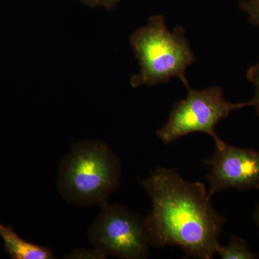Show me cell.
<instances>
[{"instance_id": "obj_8", "label": "cell", "mask_w": 259, "mask_h": 259, "mask_svg": "<svg viewBox=\"0 0 259 259\" xmlns=\"http://www.w3.org/2000/svg\"><path fill=\"white\" fill-rule=\"evenodd\" d=\"M216 254L223 259H255L259 254L252 253L248 243L240 237L232 236L228 244L220 245L216 250Z\"/></svg>"}, {"instance_id": "obj_5", "label": "cell", "mask_w": 259, "mask_h": 259, "mask_svg": "<svg viewBox=\"0 0 259 259\" xmlns=\"http://www.w3.org/2000/svg\"><path fill=\"white\" fill-rule=\"evenodd\" d=\"M88 236L93 248L120 258H146L151 246L146 218L120 204L100 207Z\"/></svg>"}, {"instance_id": "obj_6", "label": "cell", "mask_w": 259, "mask_h": 259, "mask_svg": "<svg viewBox=\"0 0 259 259\" xmlns=\"http://www.w3.org/2000/svg\"><path fill=\"white\" fill-rule=\"evenodd\" d=\"M214 144V153L204 161L209 168L206 176L209 197L228 189H259V151L236 147L222 139Z\"/></svg>"}, {"instance_id": "obj_1", "label": "cell", "mask_w": 259, "mask_h": 259, "mask_svg": "<svg viewBox=\"0 0 259 259\" xmlns=\"http://www.w3.org/2000/svg\"><path fill=\"white\" fill-rule=\"evenodd\" d=\"M140 184L152 202L146 217L151 246H177L186 256L213 258L226 218L213 207L204 184L163 167Z\"/></svg>"}, {"instance_id": "obj_4", "label": "cell", "mask_w": 259, "mask_h": 259, "mask_svg": "<svg viewBox=\"0 0 259 259\" xmlns=\"http://www.w3.org/2000/svg\"><path fill=\"white\" fill-rule=\"evenodd\" d=\"M187 98L176 102L172 107L168 120L156 136L165 144L193 133L209 135L214 143L221 140L215 127L234 110L253 106L252 101L232 103L227 101L221 87H211L204 90L187 89Z\"/></svg>"}, {"instance_id": "obj_7", "label": "cell", "mask_w": 259, "mask_h": 259, "mask_svg": "<svg viewBox=\"0 0 259 259\" xmlns=\"http://www.w3.org/2000/svg\"><path fill=\"white\" fill-rule=\"evenodd\" d=\"M0 236L4 241L5 250L12 259H54V251L47 247L25 241L12 226L0 223Z\"/></svg>"}, {"instance_id": "obj_11", "label": "cell", "mask_w": 259, "mask_h": 259, "mask_svg": "<svg viewBox=\"0 0 259 259\" xmlns=\"http://www.w3.org/2000/svg\"><path fill=\"white\" fill-rule=\"evenodd\" d=\"M107 255L98 248L91 250L75 249L65 258H106Z\"/></svg>"}, {"instance_id": "obj_10", "label": "cell", "mask_w": 259, "mask_h": 259, "mask_svg": "<svg viewBox=\"0 0 259 259\" xmlns=\"http://www.w3.org/2000/svg\"><path fill=\"white\" fill-rule=\"evenodd\" d=\"M246 77L253 83L255 88V97L251 101L259 116V64H255L248 69L246 73Z\"/></svg>"}, {"instance_id": "obj_9", "label": "cell", "mask_w": 259, "mask_h": 259, "mask_svg": "<svg viewBox=\"0 0 259 259\" xmlns=\"http://www.w3.org/2000/svg\"><path fill=\"white\" fill-rule=\"evenodd\" d=\"M239 6L248 15L250 23L259 27V0L241 1Z\"/></svg>"}, {"instance_id": "obj_3", "label": "cell", "mask_w": 259, "mask_h": 259, "mask_svg": "<svg viewBox=\"0 0 259 259\" xmlns=\"http://www.w3.org/2000/svg\"><path fill=\"white\" fill-rule=\"evenodd\" d=\"M130 44L141 67L139 74L131 78V87L154 86L177 77L190 88L185 73L196 58L182 26L170 31L163 15H152L131 35Z\"/></svg>"}, {"instance_id": "obj_13", "label": "cell", "mask_w": 259, "mask_h": 259, "mask_svg": "<svg viewBox=\"0 0 259 259\" xmlns=\"http://www.w3.org/2000/svg\"><path fill=\"white\" fill-rule=\"evenodd\" d=\"M254 219L257 226H258L259 228V204L258 207H257L256 209H255V212L254 213Z\"/></svg>"}, {"instance_id": "obj_12", "label": "cell", "mask_w": 259, "mask_h": 259, "mask_svg": "<svg viewBox=\"0 0 259 259\" xmlns=\"http://www.w3.org/2000/svg\"><path fill=\"white\" fill-rule=\"evenodd\" d=\"M90 8H102L112 10L117 6L121 0H79Z\"/></svg>"}, {"instance_id": "obj_2", "label": "cell", "mask_w": 259, "mask_h": 259, "mask_svg": "<svg viewBox=\"0 0 259 259\" xmlns=\"http://www.w3.org/2000/svg\"><path fill=\"white\" fill-rule=\"evenodd\" d=\"M121 172L120 159L108 145L95 140L79 141L61 161L58 190L70 204L101 207L118 190Z\"/></svg>"}]
</instances>
